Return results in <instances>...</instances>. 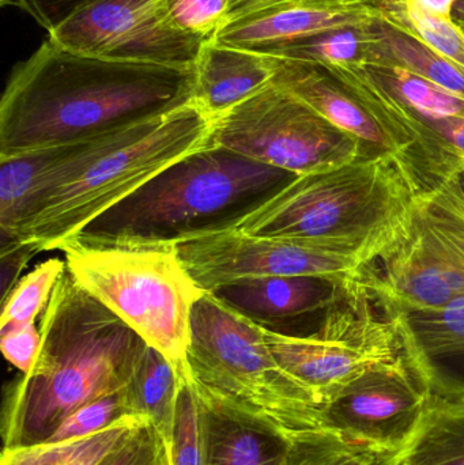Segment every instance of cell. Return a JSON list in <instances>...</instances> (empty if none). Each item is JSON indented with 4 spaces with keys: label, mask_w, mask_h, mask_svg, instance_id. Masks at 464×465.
I'll list each match as a JSON object with an SVG mask.
<instances>
[{
    "label": "cell",
    "mask_w": 464,
    "mask_h": 465,
    "mask_svg": "<svg viewBox=\"0 0 464 465\" xmlns=\"http://www.w3.org/2000/svg\"><path fill=\"white\" fill-rule=\"evenodd\" d=\"M195 68L104 59L48 40L0 101V160L131 127L193 103Z\"/></svg>",
    "instance_id": "1"
},
{
    "label": "cell",
    "mask_w": 464,
    "mask_h": 465,
    "mask_svg": "<svg viewBox=\"0 0 464 465\" xmlns=\"http://www.w3.org/2000/svg\"><path fill=\"white\" fill-rule=\"evenodd\" d=\"M29 374L8 393L5 447L45 441L79 407L125 390L146 341L65 268L41 322Z\"/></svg>",
    "instance_id": "2"
},
{
    "label": "cell",
    "mask_w": 464,
    "mask_h": 465,
    "mask_svg": "<svg viewBox=\"0 0 464 465\" xmlns=\"http://www.w3.org/2000/svg\"><path fill=\"white\" fill-rule=\"evenodd\" d=\"M294 177L282 169L207 144L95 218L63 249L71 245L161 248L234 231Z\"/></svg>",
    "instance_id": "3"
},
{
    "label": "cell",
    "mask_w": 464,
    "mask_h": 465,
    "mask_svg": "<svg viewBox=\"0 0 464 465\" xmlns=\"http://www.w3.org/2000/svg\"><path fill=\"white\" fill-rule=\"evenodd\" d=\"M183 380L209 414L291 447L323 430L321 411L278 365L264 328L212 292H203L193 305Z\"/></svg>",
    "instance_id": "4"
},
{
    "label": "cell",
    "mask_w": 464,
    "mask_h": 465,
    "mask_svg": "<svg viewBox=\"0 0 464 465\" xmlns=\"http://www.w3.org/2000/svg\"><path fill=\"white\" fill-rule=\"evenodd\" d=\"M424 191L400 155H370L294 177L234 231L345 249H386Z\"/></svg>",
    "instance_id": "5"
},
{
    "label": "cell",
    "mask_w": 464,
    "mask_h": 465,
    "mask_svg": "<svg viewBox=\"0 0 464 465\" xmlns=\"http://www.w3.org/2000/svg\"><path fill=\"white\" fill-rule=\"evenodd\" d=\"M212 120L195 103L124 128L38 201L18 241L63 249L84 226L177 161L209 144Z\"/></svg>",
    "instance_id": "6"
},
{
    "label": "cell",
    "mask_w": 464,
    "mask_h": 465,
    "mask_svg": "<svg viewBox=\"0 0 464 465\" xmlns=\"http://www.w3.org/2000/svg\"><path fill=\"white\" fill-rule=\"evenodd\" d=\"M264 339L278 365L319 411L362 374L410 360L402 313L364 276L345 282L316 332L291 335L264 328Z\"/></svg>",
    "instance_id": "7"
},
{
    "label": "cell",
    "mask_w": 464,
    "mask_h": 465,
    "mask_svg": "<svg viewBox=\"0 0 464 465\" xmlns=\"http://www.w3.org/2000/svg\"><path fill=\"white\" fill-rule=\"evenodd\" d=\"M76 282L130 325L179 371L187 374L191 314L202 292L174 246L94 248L65 246Z\"/></svg>",
    "instance_id": "8"
},
{
    "label": "cell",
    "mask_w": 464,
    "mask_h": 465,
    "mask_svg": "<svg viewBox=\"0 0 464 465\" xmlns=\"http://www.w3.org/2000/svg\"><path fill=\"white\" fill-rule=\"evenodd\" d=\"M364 279L397 311H441L464 300V195L454 176L417 199Z\"/></svg>",
    "instance_id": "9"
},
{
    "label": "cell",
    "mask_w": 464,
    "mask_h": 465,
    "mask_svg": "<svg viewBox=\"0 0 464 465\" xmlns=\"http://www.w3.org/2000/svg\"><path fill=\"white\" fill-rule=\"evenodd\" d=\"M209 144L294 176L376 155L272 82L215 119Z\"/></svg>",
    "instance_id": "10"
},
{
    "label": "cell",
    "mask_w": 464,
    "mask_h": 465,
    "mask_svg": "<svg viewBox=\"0 0 464 465\" xmlns=\"http://www.w3.org/2000/svg\"><path fill=\"white\" fill-rule=\"evenodd\" d=\"M174 249L196 286L204 292L242 279L269 276L359 278L384 251L338 248L315 241L237 231L180 241Z\"/></svg>",
    "instance_id": "11"
},
{
    "label": "cell",
    "mask_w": 464,
    "mask_h": 465,
    "mask_svg": "<svg viewBox=\"0 0 464 465\" xmlns=\"http://www.w3.org/2000/svg\"><path fill=\"white\" fill-rule=\"evenodd\" d=\"M48 37L92 56L174 67H193L204 45L172 25L165 0H93Z\"/></svg>",
    "instance_id": "12"
},
{
    "label": "cell",
    "mask_w": 464,
    "mask_h": 465,
    "mask_svg": "<svg viewBox=\"0 0 464 465\" xmlns=\"http://www.w3.org/2000/svg\"><path fill=\"white\" fill-rule=\"evenodd\" d=\"M411 360L373 369L321 410V426L354 445L398 456L413 441L428 403Z\"/></svg>",
    "instance_id": "13"
},
{
    "label": "cell",
    "mask_w": 464,
    "mask_h": 465,
    "mask_svg": "<svg viewBox=\"0 0 464 465\" xmlns=\"http://www.w3.org/2000/svg\"><path fill=\"white\" fill-rule=\"evenodd\" d=\"M381 19L383 13L370 0H296L267 5L228 22L215 41L267 54L301 38L365 29Z\"/></svg>",
    "instance_id": "14"
},
{
    "label": "cell",
    "mask_w": 464,
    "mask_h": 465,
    "mask_svg": "<svg viewBox=\"0 0 464 465\" xmlns=\"http://www.w3.org/2000/svg\"><path fill=\"white\" fill-rule=\"evenodd\" d=\"M122 130L0 160L2 245L18 241L38 201L70 174L76 165H81L106 146Z\"/></svg>",
    "instance_id": "15"
},
{
    "label": "cell",
    "mask_w": 464,
    "mask_h": 465,
    "mask_svg": "<svg viewBox=\"0 0 464 465\" xmlns=\"http://www.w3.org/2000/svg\"><path fill=\"white\" fill-rule=\"evenodd\" d=\"M270 57L275 70L272 84L299 98L335 127L359 138L375 154L392 153L410 165L394 136L329 71L315 63Z\"/></svg>",
    "instance_id": "16"
},
{
    "label": "cell",
    "mask_w": 464,
    "mask_h": 465,
    "mask_svg": "<svg viewBox=\"0 0 464 465\" xmlns=\"http://www.w3.org/2000/svg\"><path fill=\"white\" fill-rule=\"evenodd\" d=\"M346 281L319 276H269L242 279L210 292L242 316L270 328L283 320L326 311Z\"/></svg>",
    "instance_id": "17"
},
{
    "label": "cell",
    "mask_w": 464,
    "mask_h": 465,
    "mask_svg": "<svg viewBox=\"0 0 464 465\" xmlns=\"http://www.w3.org/2000/svg\"><path fill=\"white\" fill-rule=\"evenodd\" d=\"M402 314L409 355L428 393L464 395V300Z\"/></svg>",
    "instance_id": "18"
},
{
    "label": "cell",
    "mask_w": 464,
    "mask_h": 465,
    "mask_svg": "<svg viewBox=\"0 0 464 465\" xmlns=\"http://www.w3.org/2000/svg\"><path fill=\"white\" fill-rule=\"evenodd\" d=\"M193 103L214 122L274 79V62L267 54L207 41L195 65Z\"/></svg>",
    "instance_id": "19"
},
{
    "label": "cell",
    "mask_w": 464,
    "mask_h": 465,
    "mask_svg": "<svg viewBox=\"0 0 464 465\" xmlns=\"http://www.w3.org/2000/svg\"><path fill=\"white\" fill-rule=\"evenodd\" d=\"M183 379L158 350L146 344L133 366L125 388L128 414L144 418L160 434L168 450L169 463L174 447L177 409Z\"/></svg>",
    "instance_id": "20"
},
{
    "label": "cell",
    "mask_w": 464,
    "mask_h": 465,
    "mask_svg": "<svg viewBox=\"0 0 464 465\" xmlns=\"http://www.w3.org/2000/svg\"><path fill=\"white\" fill-rule=\"evenodd\" d=\"M146 426L144 418L127 414L86 436L10 445L3 450L0 465H104Z\"/></svg>",
    "instance_id": "21"
},
{
    "label": "cell",
    "mask_w": 464,
    "mask_h": 465,
    "mask_svg": "<svg viewBox=\"0 0 464 465\" xmlns=\"http://www.w3.org/2000/svg\"><path fill=\"white\" fill-rule=\"evenodd\" d=\"M367 49L362 63H390L406 68L438 86L464 98V68L425 45L410 33L386 19L368 27Z\"/></svg>",
    "instance_id": "22"
},
{
    "label": "cell",
    "mask_w": 464,
    "mask_h": 465,
    "mask_svg": "<svg viewBox=\"0 0 464 465\" xmlns=\"http://www.w3.org/2000/svg\"><path fill=\"white\" fill-rule=\"evenodd\" d=\"M395 465H464V395L429 393L419 430Z\"/></svg>",
    "instance_id": "23"
},
{
    "label": "cell",
    "mask_w": 464,
    "mask_h": 465,
    "mask_svg": "<svg viewBox=\"0 0 464 465\" xmlns=\"http://www.w3.org/2000/svg\"><path fill=\"white\" fill-rule=\"evenodd\" d=\"M291 448L264 431L210 414V465H282Z\"/></svg>",
    "instance_id": "24"
},
{
    "label": "cell",
    "mask_w": 464,
    "mask_h": 465,
    "mask_svg": "<svg viewBox=\"0 0 464 465\" xmlns=\"http://www.w3.org/2000/svg\"><path fill=\"white\" fill-rule=\"evenodd\" d=\"M364 64L386 89L419 114L464 119V98L400 65L390 63Z\"/></svg>",
    "instance_id": "25"
},
{
    "label": "cell",
    "mask_w": 464,
    "mask_h": 465,
    "mask_svg": "<svg viewBox=\"0 0 464 465\" xmlns=\"http://www.w3.org/2000/svg\"><path fill=\"white\" fill-rule=\"evenodd\" d=\"M65 268L67 265L62 260L49 259L15 284L7 298L2 301L0 335L35 324L44 305L51 300L52 292Z\"/></svg>",
    "instance_id": "26"
},
{
    "label": "cell",
    "mask_w": 464,
    "mask_h": 465,
    "mask_svg": "<svg viewBox=\"0 0 464 465\" xmlns=\"http://www.w3.org/2000/svg\"><path fill=\"white\" fill-rule=\"evenodd\" d=\"M370 35L365 29L335 30L301 38L278 46L267 56L326 64L337 62H362Z\"/></svg>",
    "instance_id": "27"
},
{
    "label": "cell",
    "mask_w": 464,
    "mask_h": 465,
    "mask_svg": "<svg viewBox=\"0 0 464 465\" xmlns=\"http://www.w3.org/2000/svg\"><path fill=\"white\" fill-rule=\"evenodd\" d=\"M397 456L351 444L332 431L319 430L294 445L282 465H395Z\"/></svg>",
    "instance_id": "28"
},
{
    "label": "cell",
    "mask_w": 464,
    "mask_h": 465,
    "mask_svg": "<svg viewBox=\"0 0 464 465\" xmlns=\"http://www.w3.org/2000/svg\"><path fill=\"white\" fill-rule=\"evenodd\" d=\"M171 465H210V414L184 380Z\"/></svg>",
    "instance_id": "29"
},
{
    "label": "cell",
    "mask_w": 464,
    "mask_h": 465,
    "mask_svg": "<svg viewBox=\"0 0 464 465\" xmlns=\"http://www.w3.org/2000/svg\"><path fill=\"white\" fill-rule=\"evenodd\" d=\"M232 0H165L169 21L183 35L207 43L226 22Z\"/></svg>",
    "instance_id": "30"
},
{
    "label": "cell",
    "mask_w": 464,
    "mask_h": 465,
    "mask_svg": "<svg viewBox=\"0 0 464 465\" xmlns=\"http://www.w3.org/2000/svg\"><path fill=\"white\" fill-rule=\"evenodd\" d=\"M127 414V396L125 390H123L79 407L57 426L56 430L45 441H63L86 436L103 430Z\"/></svg>",
    "instance_id": "31"
},
{
    "label": "cell",
    "mask_w": 464,
    "mask_h": 465,
    "mask_svg": "<svg viewBox=\"0 0 464 465\" xmlns=\"http://www.w3.org/2000/svg\"><path fill=\"white\" fill-rule=\"evenodd\" d=\"M104 465H171L160 434L152 428L139 430L114 458Z\"/></svg>",
    "instance_id": "32"
},
{
    "label": "cell",
    "mask_w": 464,
    "mask_h": 465,
    "mask_svg": "<svg viewBox=\"0 0 464 465\" xmlns=\"http://www.w3.org/2000/svg\"><path fill=\"white\" fill-rule=\"evenodd\" d=\"M0 347L5 360L24 374H29L38 358L41 332L35 324L16 328L0 335Z\"/></svg>",
    "instance_id": "33"
},
{
    "label": "cell",
    "mask_w": 464,
    "mask_h": 465,
    "mask_svg": "<svg viewBox=\"0 0 464 465\" xmlns=\"http://www.w3.org/2000/svg\"><path fill=\"white\" fill-rule=\"evenodd\" d=\"M90 2L93 0H15L48 33Z\"/></svg>",
    "instance_id": "34"
},
{
    "label": "cell",
    "mask_w": 464,
    "mask_h": 465,
    "mask_svg": "<svg viewBox=\"0 0 464 465\" xmlns=\"http://www.w3.org/2000/svg\"><path fill=\"white\" fill-rule=\"evenodd\" d=\"M37 246L26 241H15V242L2 245L0 251V264H2V301L7 298L11 290L15 287L18 276L21 275L25 265L29 260L38 253Z\"/></svg>",
    "instance_id": "35"
},
{
    "label": "cell",
    "mask_w": 464,
    "mask_h": 465,
    "mask_svg": "<svg viewBox=\"0 0 464 465\" xmlns=\"http://www.w3.org/2000/svg\"><path fill=\"white\" fill-rule=\"evenodd\" d=\"M408 7L416 8L428 15L454 19V8L458 0H400Z\"/></svg>",
    "instance_id": "36"
},
{
    "label": "cell",
    "mask_w": 464,
    "mask_h": 465,
    "mask_svg": "<svg viewBox=\"0 0 464 465\" xmlns=\"http://www.w3.org/2000/svg\"><path fill=\"white\" fill-rule=\"evenodd\" d=\"M452 18L455 22H464V0H458Z\"/></svg>",
    "instance_id": "37"
},
{
    "label": "cell",
    "mask_w": 464,
    "mask_h": 465,
    "mask_svg": "<svg viewBox=\"0 0 464 465\" xmlns=\"http://www.w3.org/2000/svg\"><path fill=\"white\" fill-rule=\"evenodd\" d=\"M452 176H454L455 180H457L458 185H459V188L462 190L464 195V163L459 166V168H458V171L455 172Z\"/></svg>",
    "instance_id": "38"
},
{
    "label": "cell",
    "mask_w": 464,
    "mask_h": 465,
    "mask_svg": "<svg viewBox=\"0 0 464 465\" xmlns=\"http://www.w3.org/2000/svg\"><path fill=\"white\" fill-rule=\"evenodd\" d=\"M458 25H459L460 27H462V30L464 32V22H457Z\"/></svg>",
    "instance_id": "39"
}]
</instances>
